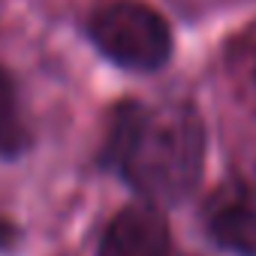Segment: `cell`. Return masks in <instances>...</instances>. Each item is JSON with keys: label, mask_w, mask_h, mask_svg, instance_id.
Here are the masks:
<instances>
[{"label": "cell", "mask_w": 256, "mask_h": 256, "mask_svg": "<svg viewBox=\"0 0 256 256\" xmlns=\"http://www.w3.org/2000/svg\"><path fill=\"white\" fill-rule=\"evenodd\" d=\"M211 241L235 256H256V193L238 184L217 190L205 208Z\"/></svg>", "instance_id": "3957f363"}, {"label": "cell", "mask_w": 256, "mask_h": 256, "mask_svg": "<svg viewBox=\"0 0 256 256\" xmlns=\"http://www.w3.org/2000/svg\"><path fill=\"white\" fill-rule=\"evenodd\" d=\"M102 163L154 205L184 202L205 166V124L187 102L148 108L120 102L112 114Z\"/></svg>", "instance_id": "6da1fadb"}, {"label": "cell", "mask_w": 256, "mask_h": 256, "mask_svg": "<svg viewBox=\"0 0 256 256\" xmlns=\"http://www.w3.org/2000/svg\"><path fill=\"white\" fill-rule=\"evenodd\" d=\"M30 145L28 124L18 112V96L12 78L0 70V157H18Z\"/></svg>", "instance_id": "5b68a950"}, {"label": "cell", "mask_w": 256, "mask_h": 256, "mask_svg": "<svg viewBox=\"0 0 256 256\" xmlns=\"http://www.w3.org/2000/svg\"><path fill=\"white\" fill-rule=\"evenodd\" d=\"M16 238H18L16 226H12L10 220H0V250H10V247L16 244Z\"/></svg>", "instance_id": "8992f818"}, {"label": "cell", "mask_w": 256, "mask_h": 256, "mask_svg": "<svg viewBox=\"0 0 256 256\" xmlns=\"http://www.w3.org/2000/svg\"><path fill=\"white\" fill-rule=\"evenodd\" d=\"M169 223L154 202L124 208L102 232L100 256H169Z\"/></svg>", "instance_id": "277c9868"}, {"label": "cell", "mask_w": 256, "mask_h": 256, "mask_svg": "<svg viewBox=\"0 0 256 256\" xmlns=\"http://www.w3.org/2000/svg\"><path fill=\"white\" fill-rule=\"evenodd\" d=\"M88 34L94 46L124 70L151 72L172 54V30L166 18L142 0H112L100 6L88 22Z\"/></svg>", "instance_id": "7a4b0ae2"}]
</instances>
